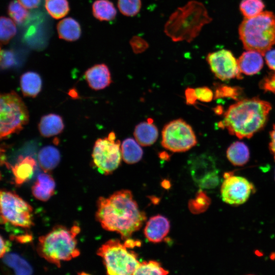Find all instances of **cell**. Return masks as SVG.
I'll return each mask as SVG.
<instances>
[{
    "label": "cell",
    "instance_id": "cell-1",
    "mask_svg": "<svg viewBox=\"0 0 275 275\" xmlns=\"http://www.w3.org/2000/svg\"><path fill=\"white\" fill-rule=\"evenodd\" d=\"M96 217L102 227L129 239L146 219L129 190H121L108 198L100 197L97 202Z\"/></svg>",
    "mask_w": 275,
    "mask_h": 275
},
{
    "label": "cell",
    "instance_id": "cell-2",
    "mask_svg": "<svg viewBox=\"0 0 275 275\" xmlns=\"http://www.w3.org/2000/svg\"><path fill=\"white\" fill-rule=\"evenodd\" d=\"M271 108L258 97L242 99L228 107L217 126L239 139H249L264 127Z\"/></svg>",
    "mask_w": 275,
    "mask_h": 275
},
{
    "label": "cell",
    "instance_id": "cell-3",
    "mask_svg": "<svg viewBox=\"0 0 275 275\" xmlns=\"http://www.w3.org/2000/svg\"><path fill=\"white\" fill-rule=\"evenodd\" d=\"M211 20L204 5L192 0L171 14L164 24V32L173 42L190 43Z\"/></svg>",
    "mask_w": 275,
    "mask_h": 275
},
{
    "label": "cell",
    "instance_id": "cell-4",
    "mask_svg": "<svg viewBox=\"0 0 275 275\" xmlns=\"http://www.w3.org/2000/svg\"><path fill=\"white\" fill-rule=\"evenodd\" d=\"M80 230L77 225L70 228L62 226L54 227L39 238L38 253L48 262L60 267L61 261H69L79 255L76 237Z\"/></svg>",
    "mask_w": 275,
    "mask_h": 275
},
{
    "label": "cell",
    "instance_id": "cell-5",
    "mask_svg": "<svg viewBox=\"0 0 275 275\" xmlns=\"http://www.w3.org/2000/svg\"><path fill=\"white\" fill-rule=\"evenodd\" d=\"M238 33L246 50L256 51L264 56L275 44V15L266 11L256 16L244 18Z\"/></svg>",
    "mask_w": 275,
    "mask_h": 275
},
{
    "label": "cell",
    "instance_id": "cell-6",
    "mask_svg": "<svg viewBox=\"0 0 275 275\" xmlns=\"http://www.w3.org/2000/svg\"><path fill=\"white\" fill-rule=\"evenodd\" d=\"M127 248L119 240L111 239L98 249L97 255L102 258L107 274H133L141 263L137 259L138 254Z\"/></svg>",
    "mask_w": 275,
    "mask_h": 275
},
{
    "label": "cell",
    "instance_id": "cell-7",
    "mask_svg": "<svg viewBox=\"0 0 275 275\" xmlns=\"http://www.w3.org/2000/svg\"><path fill=\"white\" fill-rule=\"evenodd\" d=\"M29 114L19 95L14 91L2 94L0 96V137L7 138L19 132L28 124Z\"/></svg>",
    "mask_w": 275,
    "mask_h": 275
},
{
    "label": "cell",
    "instance_id": "cell-8",
    "mask_svg": "<svg viewBox=\"0 0 275 275\" xmlns=\"http://www.w3.org/2000/svg\"><path fill=\"white\" fill-rule=\"evenodd\" d=\"M1 217L4 224L30 228L33 225V208L16 194L1 190Z\"/></svg>",
    "mask_w": 275,
    "mask_h": 275
},
{
    "label": "cell",
    "instance_id": "cell-9",
    "mask_svg": "<svg viewBox=\"0 0 275 275\" xmlns=\"http://www.w3.org/2000/svg\"><path fill=\"white\" fill-rule=\"evenodd\" d=\"M197 144V137L191 126L181 119L170 121L162 130L161 144L173 152H185Z\"/></svg>",
    "mask_w": 275,
    "mask_h": 275
},
{
    "label": "cell",
    "instance_id": "cell-10",
    "mask_svg": "<svg viewBox=\"0 0 275 275\" xmlns=\"http://www.w3.org/2000/svg\"><path fill=\"white\" fill-rule=\"evenodd\" d=\"M116 134L111 132L106 137L97 139L92 156L95 166L102 174L108 175L119 166L121 161V143L116 140Z\"/></svg>",
    "mask_w": 275,
    "mask_h": 275
},
{
    "label": "cell",
    "instance_id": "cell-11",
    "mask_svg": "<svg viewBox=\"0 0 275 275\" xmlns=\"http://www.w3.org/2000/svg\"><path fill=\"white\" fill-rule=\"evenodd\" d=\"M206 60L211 71L218 79L227 80L235 78H242L238 61L230 50L222 49L210 52Z\"/></svg>",
    "mask_w": 275,
    "mask_h": 275
},
{
    "label": "cell",
    "instance_id": "cell-12",
    "mask_svg": "<svg viewBox=\"0 0 275 275\" xmlns=\"http://www.w3.org/2000/svg\"><path fill=\"white\" fill-rule=\"evenodd\" d=\"M221 186L223 201L230 205H240L245 202L253 191V184L244 177L225 174Z\"/></svg>",
    "mask_w": 275,
    "mask_h": 275
},
{
    "label": "cell",
    "instance_id": "cell-13",
    "mask_svg": "<svg viewBox=\"0 0 275 275\" xmlns=\"http://www.w3.org/2000/svg\"><path fill=\"white\" fill-rule=\"evenodd\" d=\"M84 76L89 87L95 90L103 89L112 82L110 71L104 64H96L89 68Z\"/></svg>",
    "mask_w": 275,
    "mask_h": 275
},
{
    "label": "cell",
    "instance_id": "cell-14",
    "mask_svg": "<svg viewBox=\"0 0 275 275\" xmlns=\"http://www.w3.org/2000/svg\"><path fill=\"white\" fill-rule=\"evenodd\" d=\"M170 228V222L168 218L161 215H156L147 222L144 232L149 241L157 243L161 241L167 235Z\"/></svg>",
    "mask_w": 275,
    "mask_h": 275
},
{
    "label": "cell",
    "instance_id": "cell-15",
    "mask_svg": "<svg viewBox=\"0 0 275 275\" xmlns=\"http://www.w3.org/2000/svg\"><path fill=\"white\" fill-rule=\"evenodd\" d=\"M189 162L190 173L197 183L208 175L217 171L212 158L206 154L195 156Z\"/></svg>",
    "mask_w": 275,
    "mask_h": 275
},
{
    "label": "cell",
    "instance_id": "cell-16",
    "mask_svg": "<svg viewBox=\"0 0 275 275\" xmlns=\"http://www.w3.org/2000/svg\"><path fill=\"white\" fill-rule=\"evenodd\" d=\"M262 56L261 53L254 50L243 52L237 60L241 73L252 75L259 72L263 66Z\"/></svg>",
    "mask_w": 275,
    "mask_h": 275
},
{
    "label": "cell",
    "instance_id": "cell-17",
    "mask_svg": "<svg viewBox=\"0 0 275 275\" xmlns=\"http://www.w3.org/2000/svg\"><path fill=\"white\" fill-rule=\"evenodd\" d=\"M36 164L35 159L31 156L18 157L16 163L10 166L15 183L20 185L28 181L32 176Z\"/></svg>",
    "mask_w": 275,
    "mask_h": 275
},
{
    "label": "cell",
    "instance_id": "cell-18",
    "mask_svg": "<svg viewBox=\"0 0 275 275\" xmlns=\"http://www.w3.org/2000/svg\"><path fill=\"white\" fill-rule=\"evenodd\" d=\"M56 183L52 177L47 173L40 174L32 187V194L41 201L48 200L54 194Z\"/></svg>",
    "mask_w": 275,
    "mask_h": 275
},
{
    "label": "cell",
    "instance_id": "cell-19",
    "mask_svg": "<svg viewBox=\"0 0 275 275\" xmlns=\"http://www.w3.org/2000/svg\"><path fill=\"white\" fill-rule=\"evenodd\" d=\"M153 122V119L148 118L147 121L142 122L135 126L133 135L141 146H149L156 141L158 131Z\"/></svg>",
    "mask_w": 275,
    "mask_h": 275
},
{
    "label": "cell",
    "instance_id": "cell-20",
    "mask_svg": "<svg viewBox=\"0 0 275 275\" xmlns=\"http://www.w3.org/2000/svg\"><path fill=\"white\" fill-rule=\"evenodd\" d=\"M64 128L62 117L55 114L43 116L39 123L38 128L41 135L49 138L61 133Z\"/></svg>",
    "mask_w": 275,
    "mask_h": 275
},
{
    "label": "cell",
    "instance_id": "cell-21",
    "mask_svg": "<svg viewBox=\"0 0 275 275\" xmlns=\"http://www.w3.org/2000/svg\"><path fill=\"white\" fill-rule=\"evenodd\" d=\"M20 85L24 96L34 98L41 91L42 79L37 73L28 71L21 76Z\"/></svg>",
    "mask_w": 275,
    "mask_h": 275
},
{
    "label": "cell",
    "instance_id": "cell-22",
    "mask_svg": "<svg viewBox=\"0 0 275 275\" xmlns=\"http://www.w3.org/2000/svg\"><path fill=\"white\" fill-rule=\"evenodd\" d=\"M60 160V151L54 146H46L41 148L38 152V162L44 172L47 173L56 168Z\"/></svg>",
    "mask_w": 275,
    "mask_h": 275
},
{
    "label": "cell",
    "instance_id": "cell-23",
    "mask_svg": "<svg viewBox=\"0 0 275 275\" xmlns=\"http://www.w3.org/2000/svg\"><path fill=\"white\" fill-rule=\"evenodd\" d=\"M57 29L59 38L66 41H76L81 35V30L79 23L71 17L61 20L58 23Z\"/></svg>",
    "mask_w": 275,
    "mask_h": 275
},
{
    "label": "cell",
    "instance_id": "cell-24",
    "mask_svg": "<svg viewBox=\"0 0 275 275\" xmlns=\"http://www.w3.org/2000/svg\"><path fill=\"white\" fill-rule=\"evenodd\" d=\"M122 157L128 164L139 162L142 158L143 151L139 143L132 138L125 139L121 145Z\"/></svg>",
    "mask_w": 275,
    "mask_h": 275
},
{
    "label": "cell",
    "instance_id": "cell-25",
    "mask_svg": "<svg viewBox=\"0 0 275 275\" xmlns=\"http://www.w3.org/2000/svg\"><path fill=\"white\" fill-rule=\"evenodd\" d=\"M227 157L230 162L236 166H242L249 160L250 151L243 143L236 142L231 144L227 150Z\"/></svg>",
    "mask_w": 275,
    "mask_h": 275
},
{
    "label": "cell",
    "instance_id": "cell-26",
    "mask_svg": "<svg viewBox=\"0 0 275 275\" xmlns=\"http://www.w3.org/2000/svg\"><path fill=\"white\" fill-rule=\"evenodd\" d=\"M92 13L100 21H111L117 15L113 3L109 0H96L92 5Z\"/></svg>",
    "mask_w": 275,
    "mask_h": 275
},
{
    "label": "cell",
    "instance_id": "cell-27",
    "mask_svg": "<svg viewBox=\"0 0 275 275\" xmlns=\"http://www.w3.org/2000/svg\"><path fill=\"white\" fill-rule=\"evenodd\" d=\"M3 261L8 266L12 268L17 275H30L33 273V268L30 263L23 258L15 253H6Z\"/></svg>",
    "mask_w": 275,
    "mask_h": 275
},
{
    "label": "cell",
    "instance_id": "cell-28",
    "mask_svg": "<svg viewBox=\"0 0 275 275\" xmlns=\"http://www.w3.org/2000/svg\"><path fill=\"white\" fill-rule=\"evenodd\" d=\"M44 6L48 13L56 19L65 17L70 10L67 0H45Z\"/></svg>",
    "mask_w": 275,
    "mask_h": 275
},
{
    "label": "cell",
    "instance_id": "cell-29",
    "mask_svg": "<svg viewBox=\"0 0 275 275\" xmlns=\"http://www.w3.org/2000/svg\"><path fill=\"white\" fill-rule=\"evenodd\" d=\"M7 11L11 19L18 24L24 23L29 18V11L17 1L9 3Z\"/></svg>",
    "mask_w": 275,
    "mask_h": 275
},
{
    "label": "cell",
    "instance_id": "cell-30",
    "mask_svg": "<svg viewBox=\"0 0 275 275\" xmlns=\"http://www.w3.org/2000/svg\"><path fill=\"white\" fill-rule=\"evenodd\" d=\"M265 5L262 0H242L239 8L244 18L256 16L263 12Z\"/></svg>",
    "mask_w": 275,
    "mask_h": 275
},
{
    "label": "cell",
    "instance_id": "cell-31",
    "mask_svg": "<svg viewBox=\"0 0 275 275\" xmlns=\"http://www.w3.org/2000/svg\"><path fill=\"white\" fill-rule=\"evenodd\" d=\"M15 22L11 19L2 16L0 19L1 42L4 44H7L16 35V26Z\"/></svg>",
    "mask_w": 275,
    "mask_h": 275
},
{
    "label": "cell",
    "instance_id": "cell-32",
    "mask_svg": "<svg viewBox=\"0 0 275 275\" xmlns=\"http://www.w3.org/2000/svg\"><path fill=\"white\" fill-rule=\"evenodd\" d=\"M168 273L169 271L162 268L160 263L150 260L141 263L133 274L165 275Z\"/></svg>",
    "mask_w": 275,
    "mask_h": 275
},
{
    "label": "cell",
    "instance_id": "cell-33",
    "mask_svg": "<svg viewBox=\"0 0 275 275\" xmlns=\"http://www.w3.org/2000/svg\"><path fill=\"white\" fill-rule=\"evenodd\" d=\"M214 98H231L234 100H238L242 93L240 87H231L225 85H216L215 88Z\"/></svg>",
    "mask_w": 275,
    "mask_h": 275
},
{
    "label": "cell",
    "instance_id": "cell-34",
    "mask_svg": "<svg viewBox=\"0 0 275 275\" xmlns=\"http://www.w3.org/2000/svg\"><path fill=\"white\" fill-rule=\"evenodd\" d=\"M142 7L141 0H118V7L123 15L132 17L140 12Z\"/></svg>",
    "mask_w": 275,
    "mask_h": 275
},
{
    "label": "cell",
    "instance_id": "cell-35",
    "mask_svg": "<svg viewBox=\"0 0 275 275\" xmlns=\"http://www.w3.org/2000/svg\"><path fill=\"white\" fill-rule=\"evenodd\" d=\"M219 179L218 171L213 172L200 180L197 184L203 189H211L215 187L219 183Z\"/></svg>",
    "mask_w": 275,
    "mask_h": 275
},
{
    "label": "cell",
    "instance_id": "cell-36",
    "mask_svg": "<svg viewBox=\"0 0 275 275\" xmlns=\"http://www.w3.org/2000/svg\"><path fill=\"white\" fill-rule=\"evenodd\" d=\"M260 88L265 92L275 93V71L265 76L259 83Z\"/></svg>",
    "mask_w": 275,
    "mask_h": 275
},
{
    "label": "cell",
    "instance_id": "cell-37",
    "mask_svg": "<svg viewBox=\"0 0 275 275\" xmlns=\"http://www.w3.org/2000/svg\"><path fill=\"white\" fill-rule=\"evenodd\" d=\"M130 46L135 53H140L148 47V43L142 38L135 36L130 40Z\"/></svg>",
    "mask_w": 275,
    "mask_h": 275
},
{
    "label": "cell",
    "instance_id": "cell-38",
    "mask_svg": "<svg viewBox=\"0 0 275 275\" xmlns=\"http://www.w3.org/2000/svg\"><path fill=\"white\" fill-rule=\"evenodd\" d=\"M15 59L12 51L9 50H1V67L6 69L12 67L15 64Z\"/></svg>",
    "mask_w": 275,
    "mask_h": 275
},
{
    "label": "cell",
    "instance_id": "cell-39",
    "mask_svg": "<svg viewBox=\"0 0 275 275\" xmlns=\"http://www.w3.org/2000/svg\"><path fill=\"white\" fill-rule=\"evenodd\" d=\"M195 91L198 99L202 102H210L214 96L212 90L207 87L197 88Z\"/></svg>",
    "mask_w": 275,
    "mask_h": 275
},
{
    "label": "cell",
    "instance_id": "cell-40",
    "mask_svg": "<svg viewBox=\"0 0 275 275\" xmlns=\"http://www.w3.org/2000/svg\"><path fill=\"white\" fill-rule=\"evenodd\" d=\"M185 97L186 103L187 105H193L196 103L198 99L195 89L191 88H187L185 91Z\"/></svg>",
    "mask_w": 275,
    "mask_h": 275
},
{
    "label": "cell",
    "instance_id": "cell-41",
    "mask_svg": "<svg viewBox=\"0 0 275 275\" xmlns=\"http://www.w3.org/2000/svg\"><path fill=\"white\" fill-rule=\"evenodd\" d=\"M264 55L265 62L268 68L275 71V49L269 50Z\"/></svg>",
    "mask_w": 275,
    "mask_h": 275
},
{
    "label": "cell",
    "instance_id": "cell-42",
    "mask_svg": "<svg viewBox=\"0 0 275 275\" xmlns=\"http://www.w3.org/2000/svg\"><path fill=\"white\" fill-rule=\"evenodd\" d=\"M17 1L26 9H34L38 7L40 0H17Z\"/></svg>",
    "mask_w": 275,
    "mask_h": 275
},
{
    "label": "cell",
    "instance_id": "cell-43",
    "mask_svg": "<svg viewBox=\"0 0 275 275\" xmlns=\"http://www.w3.org/2000/svg\"><path fill=\"white\" fill-rule=\"evenodd\" d=\"M270 136L271 141L269 144V149L275 160V124L273 125L272 129L270 132Z\"/></svg>",
    "mask_w": 275,
    "mask_h": 275
},
{
    "label": "cell",
    "instance_id": "cell-44",
    "mask_svg": "<svg viewBox=\"0 0 275 275\" xmlns=\"http://www.w3.org/2000/svg\"><path fill=\"white\" fill-rule=\"evenodd\" d=\"M9 246L8 242H6L3 238L1 237V251H0V256L1 258H3L4 255L8 251Z\"/></svg>",
    "mask_w": 275,
    "mask_h": 275
},
{
    "label": "cell",
    "instance_id": "cell-45",
    "mask_svg": "<svg viewBox=\"0 0 275 275\" xmlns=\"http://www.w3.org/2000/svg\"><path fill=\"white\" fill-rule=\"evenodd\" d=\"M214 111L216 114H221L223 112V108L221 106H218L214 108Z\"/></svg>",
    "mask_w": 275,
    "mask_h": 275
},
{
    "label": "cell",
    "instance_id": "cell-46",
    "mask_svg": "<svg viewBox=\"0 0 275 275\" xmlns=\"http://www.w3.org/2000/svg\"><path fill=\"white\" fill-rule=\"evenodd\" d=\"M159 157L162 159H168V158L169 157V156L167 152H162L159 154Z\"/></svg>",
    "mask_w": 275,
    "mask_h": 275
}]
</instances>
